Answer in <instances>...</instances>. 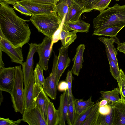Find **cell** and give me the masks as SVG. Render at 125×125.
Here are the masks:
<instances>
[{"mask_svg":"<svg viewBox=\"0 0 125 125\" xmlns=\"http://www.w3.org/2000/svg\"><path fill=\"white\" fill-rule=\"evenodd\" d=\"M105 50L109 63L110 71L114 79L117 80L120 75V69L118 65L116 64L112 58L107 49L105 48Z\"/></svg>","mask_w":125,"mask_h":125,"instance_id":"cell-29","label":"cell"},{"mask_svg":"<svg viewBox=\"0 0 125 125\" xmlns=\"http://www.w3.org/2000/svg\"><path fill=\"white\" fill-rule=\"evenodd\" d=\"M15 67V79L10 94L15 111L22 115L24 111L23 74L21 65Z\"/></svg>","mask_w":125,"mask_h":125,"instance_id":"cell-4","label":"cell"},{"mask_svg":"<svg viewBox=\"0 0 125 125\" xmlns=\"http://www.w3.org/2000/svg\"></svg>","mask_w":125,"mask_h":125,"instance_id":"cell-48","label":"cell"},{"mask_svg":"<svg viewBox=\"0 0 125 125\" xmlns=\"http://www.w3.org/2000/svg\"><path fill=\"white\" fill-rule=\"evenodd\" d=\"M43 69L38 63L36 64L34 71L35 80L40 85L42 86L43 85L45 80L43 74Z\"/></svg>","mask_w":125,"mask_h":125,"instance_id":"cell-32","label":"cell"},{"mask_svg":"<svg viewBox=\"0 0 125 125\" xmlns=\"http://www.w3.org/2000/svg\"><path fill=\"white\" fill-rule=\"evenodd\" d=\"M37 44L31 43L29 44V48L26 61L21 65L23 74L24 88L28 84L32 76L34 75L33 56L36 52Z\"/></svg>","mask_w":125,"mask_h":125,"instance_id":"cell-8","label":"cell"},{"mask_svg":"<svg viewBox=\"0 0 125 125\" xmlns=\"http://www.w3.org/2000/svg\"><path fill=\"white\" fill-rule=\"evenodd\" d=\"M100 0H85L80 3L83 6L85 12H88L94 10L96 4Z\"/></svg>","mask_w":125,"mask_h":125,"instance_id":"cell-34","label":"cell"},{"mask_svg":"<svg viewBox=\"0 0 125 125\" xmlns=\"http://www.w3.org/2000/svg\"><path fill=\"white\" fill-rule=\"evenodd\" d=\"M22 121V119H19L14 121L10 120L9 118H0V125H18Z\"/></svg>","mask_w":125,"mask_h":125,"instance_id":"cell-37","label":"cell"},{"mask_svg":"<svg viewBox=\"0 0 125 125\" xmlns=\"http://www.w3.org/2000/svg\"><path fill=\"white\" fill-rule=\"evenodd\" d=\"M109 102L108 100L105 99L100 100L97 102L99 106L105 105L108 104Z\"/></svg>","mask_w":125,"mask_h":125,"instance_id":"cell-41","label":"cell"},{"mask_svg":"<svg viewBox=\"0 0 125 125\" xmlns=\"http://www.w3.org/2000/svg\"><path fill=\"white\" fill-rule=\"evenodd\" d=\"M0 49L8 55L12 62L22 64L24 60L22 48L15 47L0 32Z\"/></svg>","mask_w":125,"mask_h":125,"instance_id":"cell-6","label":"cell"},{"mask_svg":"<svg viewBox=\"0 0 125 125\" xmlns=\"http://www.w3.org/2000/svg\"><path fill=\"white\" fill-rule=\"evenodd\" d=\"M29 20L17 14L13 8L4 1H0V32L15 47L22 48L30 40Z\"/></svg>","mask_w":125,"mask_h":125,"instance_id":"cell-1","label":"cell"},{"mask_svg":"<svg viewBox=\"0 0 125 125\" xmlns=\"http://www.w3.org/2000/svg\"><path fill=\"white\" fill-rule=\"evenodd\" d=\"M85 47V45L83 44L79 45L77 48L76 54L72 60L73 63L71 71L72 74L77 76L79 75L82 67L83 53Z\"/></svg>","mask_w":125,"mask_h":125,"instance_id":"cell-17","label":"cell"},{"mask_svg":"<svg viewBox=\"0 0 125 125\" xmlns=\"http://www.w3.org/2000/svg\"><path fill=\"white\" fill-rule=\"evenodd\" d=\"M123 28L118 27H112L99 30H94L92 35L99 36H104L114 37H116L118 32Z\"/></svg>","mask_w":125,"mask_h":125,"instance_id":"cell-25","label":"cell"},{"mask_svg":"<svg viewBox=\"0 0 125 125\" xmlns=\"http://www.w3.org/2000/svg\"><path fill=\"white\" fill-rule=\"evenodd\" d=\"M30 20L39 32L50 37L61 27L62 22L56 11L47 14L34 15Z\"/></svg>","mask_w":125,"mask_h":125,"instance_id":"cell-3","label":"cell"},{"mask_svg":"<svg viewBox=\"0 0 125 125\" xmlns=\"http://www.w3.org/2000/svg\"><path fill=\"white\" fill-rule=\"evenodd\" d=\"M117 44V50L120 52H123L125 55V42L121 43L119 41Z\"/></svg>","mask_w":125,"mask_h":125,"instance_id":"cell-40","label":"cell"},{"mask_svg":"<svg viewBox=\"0 0 125 125\" xmlns=\"http://www.w3.org/2000/svg\"><path fill=\"white\" fill-rule=\"evenodd\" d=\"M34 74L27 86L24 88V110H29L36 106L34 96Z\"/></svg>","mask_w":125,"mask_h":125,"instance_id":"cell-16","label":"cell"},{"mask_svg":"<svg viewBox=\"0 0 125 125\" xmlns=\"http://www.w3.org/2000/svg\"><path fill=\"white\" fill-rule=\"evenodd\" d=\"M73 79V77L71 71H68L66 75V81L68 85L67 91L69 96H71L73 95L72 91V83Z\"/></svg>","mask_w":125,"mask_h":125,"instance_id":"cell-36","label":"cell"},{"mask_svg":"<svg viewBox=\"0 0 125 125\" xmlns=\"http://www.w3.org/2000/svg\"></svg>","mask_w":125,"mask_h":125,"instance_id":"cell-47","label":"cell"},{"mask_svg":"<svg viewBox=\"0 0 125 125\" xmlns=\"http://www.w3.org/2000/svg\"><path fill=\"white\" fill-rule=\"evenodd\" d=\"M9 4L13 5V8L21 14L27 16H32L33 15L27 9L20 4L18 2H13L8 0L3 1Z\"/></svg>","mask_w":125,"mask_h":125,"instance_id":"cell-33","label":"cell"},{"mask_svg":"<svg viewBox=\"0 0 125 125\" xmlns=\"http://www.w3.org/2000/svg\"><path fill=\"white\" fill-rule=\"evenodd\" d=\"M115 0L116 1H119L120 0Z\"/></svg>","mask_w":125,"mask_h":125,"instance_id":"cell-46","label":"cell"},{"mask_svg":"<svg viewBox=\"0 0 125 125\" xmlns=\"http://www.w3.org/2000/svg\"><path fill=\"white\" fill-rule=\"evenodd\" d=\"M2 51L0 50V68L4 67V64L2 59Z\"/></svg>","mask_w":125,"mask_h":125,"instance_id":"cell-42","label":"cell"},{"mask_svg":"<svg viewBox=\"0 0 125 125\" xmlns=\"http://www.w3.org/2000/svg\"><path fill=\"white\" fill-rule=\"evenodd\" d=\"M74 104L76 115H79L94 105V103L92 101V96H91L86 100L74 98Z\"/></svg>","mask_w":125,"mask_h":125,"instance_id":"cell-24","label":"cell"},{"mask_svg":"<svg viewBox=\"0 0 125 125\" xmlns=\"http://www.w3.org/2000/svg\"><path fill=\"white\" fill-rule=\"evenodd\" d=\"M71 0L68 12L64 19V22L77 21L85 12L83 7L80 3L74 0Z\"/></svg>","mask_w":125,"mask_h":125,"instance_id":"cell-14","label":"cell"},{"mask_svg":"<svg viewBox=\"0 0 125 125\" xmlns=\"http://www.w3.org/2000/svg\"><path fill=\"white\" fill-rule=\"evenodd\" d=\"M69 96L68 91L63 92L60 97V104L58 109L60 117L58 125H65L68 112Z\"/></svg>","mask_w":125,"mask_h":125,"instance_id":"cell-18","label":"cell"},{"mask_svg":"<svg viewBox=\"0 0 125 125\" xmlns=\"http://www.w3.org/2000/svg\"><path fill=\"white\" fill-rule=\"evenodd\" d=\"M68 0H60L56 5V10L58 17L63 21L68 10Z\"/></svg>","mask_w":125,"mask_h":125,"instance_id":"cell-28","label":"cell"},{"mask_svg":"<svg viewBox=\"0 0 125 125\" xmlns=\"http://www.w3.org/2000/svg\"><path fill=\"white\" fill-rule=\"evenodd\" d=\"M21 0H9V1H13V2H18L19 1H21Z\"/></svg>","mask_w":125,"mask_h":125,"instance_id":"cell-45","label":"cell"},{"mask_svg":"<svg viewBox=\"0 0 125 125\" xmlns=\"http://www.w3.org/2000/svg\"><path fill=\"white\" fill-rule=\"evenodd\" d=\"M15 67L0 68V90L10 94L15 78Z\"/></svg>","mask_w":125,"mask_h":125,"instance_id":"cell-10","label":"cell"},{"mask_svg":"<svg viewBox=\"0 0 125 125\" xmlns=\"http://www.w3.org/2000/svg\"><path fill=\"white\" fill-rule=\"evenodd\" d=\"M93 23L95 30L112 27H125V5L116 3L108 7L94 19Z\"/></svg>","mask_w":125,"mask_h":125,"instance_id":"cell-2","label":"cell"},{"mask_svg":"<svg viewBox=\"0 0 125 125\" xmlns=\"http://www.w3.org/2000/svg\"><path fill=\"white\" fill-rule=\"evenodd\" d=\"M90 26L89 23L79 20L73 22H63L62 25V28L68 31H73L87 33L89 31Z\"/></svg>","mask_w":125,"mask_h":125,"instance_id":"cell-19","label":"cell"},{"mask_svg":"<svg viewBox=\"0 0 125 125\" xmlns=\"http://www.w3.org/2000/svg\"><path fill=\"white\" fill-rule=\"evenodd\" d=\"M74 98L73 95L69 96L68 112L66 117L67 124L69 125H73L76 115L74 107Z\"/></svg>","mask_w":125,"mask_h":125,"instance_id":"cell-27","label":"cell"},{"mask_svg":"<svg viewBox=\"0 0 125 125\" xmlns=\"http://www.w3.org/2000/svg\"><path fill=\"white\" fill-rule=\"evenodd\" d=\"M99 106L97 103L82 125H97L100 114L98 111Z\"/></svg>","mask_w":125,"mask_h":125,"instance_id":"cell-26","label":"cell"},{"mask_svg":"<svg viewBox=\"0 0 125 125\" xmlns=\"http://www.w3.org/2000/svg\"></svg>","mask_w":125,"mask_h":125,"instance_id":"cell-49","label":"cell"},{"mask_svg":"<svg viewBox=\"0 0 125 125\" xmlns=\"http://www.w3.org/2000/svg\"><path fill=\"white\" fill-rule=\"evenodd\" d=\"M1 90H0V105L1 104V103L2 102L3 100V96L2 94V92Z\"/></svg>","mask_w":125,"mask_h":125,"instance_id":"cell-43","label":"cell"},{"mask_svg":"<svg viewBox=\"0 0 125 125\" xmlns=\"http://www.w3.org/2000/svg\"><path fill=\"white\" fill-rule=\"evenodd\" d=\"M117 81L120 90L121 100L125 103V74L122 69H120V75Z\"/></svg>","mask_w":125,"mask_h":125,"instance_id":"cell-30","label":"cell"},{"mask_svg":"<svg viewBox=\"0 0 125 125\" xmlns=\"http://www.w3.org/2000/svg\"><path fill=\"white\" fill-rule=\"evenodd\" d=\"M112 0H100L95 5L94 10L101 12L108 7Z\"/></svg>","mask_w":125,"mask_h":125,"instance_id":"cell-35","label":"cell"},{"mask_svg":"<svg viewBox=\"0 0 125 125\" xmlns=\"http://www.w3.org/2000/svg\"><path fill=\"white\" fill-rule=\"evenodd\" d=\"M53 65L51 73L45 79L43 88L47 95L52 100L56 98L58 83L56 79V70L58 56L54 54Z\"/></svg>","mask_w":125,"mask_h":125,"instance_id":"cell-7","label":"cell"},{"mask_svg":"<svg viewBox=\"0 0 125 125\" xmlns=\"http://www.w3.org/2000/svg\"><path fill=\"white\" fill-rule=\"evenodd\" d=\"M101 96L99 100L105 99L112 103H115L121 100L119 97L120 94V90L119 87L114 89L108 91H101L100 92Z\"/></svg>","mask_w":125,"mask_h":125,"instance_id":"cell-23","label":"cell"},{"mask_svg":"<svg viewBox=\"0 0 125 125\" xmlns=\"http://www.w3.org/2000/svg\"><path fill=\"white\" fill-rule=\"evenodd\" d=\"M94 104L86 110L79 115H76L73 125H82L94 106Z\"/></svg>","mask_w":125,"mask_h":125,"instance_id":"cell-31","label":"cell"},{"mask_svg":"<svg viewBox=\"0 0 125 125\" xmlns=\"http://www.w3.org/2000/svg\"><path fill=\"white\" fill-rule=\"evenodd\" d=\"M22 121L29 125H47L40 111L36 106L31 109L24 110Z\"/></svg>","mask_w":125,"mask_h":125,"instance_id":"cell-12","label":"cell"},{"mask_svg":"<svg viewBox=\"0 0 125 125\" xmlns=\"http://www.w3.org/2000/svg\"><path fill=\"white\" fill-rule=\"evenodd\" d=\"M69 47H61L58 49L56 70V79L58 84L62 74L66 69L70 65L71 59L68 54Z\"/></svg>","mask_w":125,"mask_h":125,"instance_id":"cell-13","label":"cell"},{"mask_svg":"<svg viewBox=\"0 0 125 125\" xmlns=\"http://www.w3.org/2000/svg\"><path fill=\"white\" fill-rule=\"evenodd\" d=\"M52 37L45 36L42 42L37 45L36 52L39 58L38 63L46 71L48 69V62L52 50Z\"/></svg>","mask_w":125,"mask_h":125,"instance_id":"cell-5","label":"cell"},{"mask_svg":"<svg viewBox=\"0 0 125 125\" xmlns=\"http://www.w3.org/2000/svg\"><path fill=\"white\" fill-rule=\"evenodd\" d=\"M34 96L36 106L40 111L44 118L46 121L48 103L50 100L44 92L43 86L40 85L35 80L34 87Z\"/></svg>","mask_w":125,"mask_h":125,"instance_id":"cell-11","label":"cell"},{"mask_svg":"<svg viewBox=\"0 0 125 125\" xmlns=\"http://www.w3.org/2000/svg\"><path fill=\"white\" fill-rule=\"evenodd\" d=\"M97 38L104 44L105 48L108 50L112 58L116 64L118 65L116 57L118 54V50H116L114 44L115 42L117 44L119 42V39L116 37L110 38L101 37Z\"/></svg>","mask_w":125,"mask_h":125,"instance_id":"cell-20","label":"cell"},{"mask_svg":"<svg viewBox=\"0 0 125 125\" xmlns=\"http://www.w3.org/2000/svg\"><path fill=\"white\" fill-rule=\"evenodd\" d=\"M77 32L76 31H66L62 28L59 36V40H61L62 43L61 47H69L77 38Z\"/></svg>","mask_w":125,"mask_h":125,"instance_id":"cell-22","label":"cell"},{"mask_svg":"<svg viewBox=\"0 0 125 125\" xmlns=\"http://www.w3.org/2000/svg\"><path fill=\"white\" fill-rule=\"evenodd\" d=\"M60 121L59 112L56 109L53 103L49 100L47 113V125H58Z\"/></svg>","mask_w":125,"mask_h":125,"instance_id":"cell-21","label":"cell"},{"mask_svg":"<svg viewBox=\"0 0 125 125\" xmlns=\"http://www.w3.org/2000/svg\"><path fill=\"white\" fill-rule=\"evenodd\" d=\"M77 1L78 2H79L80 3H81L83 1H84L85 0H74Z\"/></svg>","mask_w":125,"mask_h":125,"instance_id":"cell-44","label":"cell"},{"mask_svg":"<svg viewBox=\"0 0 125 125\" xmlns=\"http://www.w3.org/2000/svg\"><path fill=\"white\" fill-rule=\"evenodd\" d=\"M112 125H125V103L121 100L112 103Z\"/></svg>","mask_w":125,"mask_h":125,"instance_id":"cell-15","label":"cell"},{"mask_svg":"<svg viewBox=\"0 0 125 125\" xmlns=\"http://www.w3.org/2000/svg\"><path fill=\"white\" fill-rule=\"evenodd\" d=\"M57 89L60 92H64L67 90L68 85L66 81H62L59 83Z\"/></svg>","mask_w":125,"mask_h":125,"instance_id":"cell-38","label":"cell"},{"mask_svg":"<svg viewBox=\"0 0 125 125\" xmlns=\"http://www.w3.org/2000/svg\"><path fill=\"white\" fill-rule=\"evenodd\" d=\"M18 2L27 9L33 15L47 14L56 11V4H45L31 1L29 0H22Z\"/></svg>","mask_w":125,"mask_h":125,"instance_id":"cell-9","label":"cell"},{"mask_svg":"<svg viewBox=\"0 0 125 125\" xmlns=\"http://www.w3.org/2000/svg\"><path fill=\"white\" fill-rule=\"evenodd\" d=\"M31 1L45 4H56L59 0H29Z\"/></svg>","mask_w":125,"mask_h":125,"instance_id":"cell-39","label":"cell"}]
</instances>
